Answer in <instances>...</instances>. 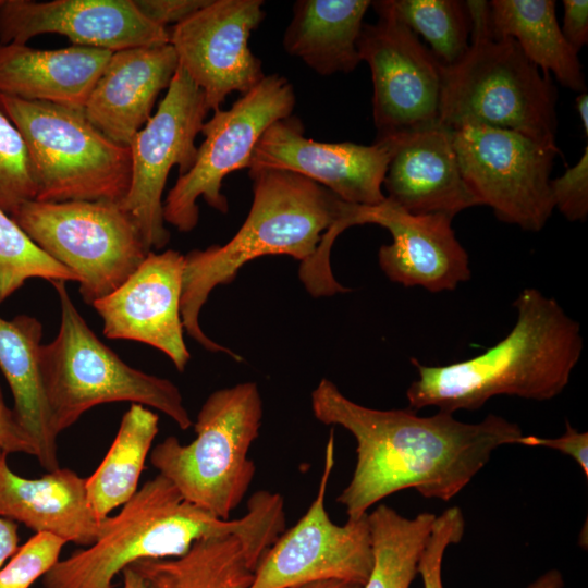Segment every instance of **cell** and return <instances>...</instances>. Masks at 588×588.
<instances>
[{
    "mask_svg": "<svg viewBox=\"0 0 588 588\" xmlns=\"http://www.w3.org/2000/svg\"><path fill=\"white\" fill-rule=\"evenodd\" d=\"M513 305L514 327L486 352L444 366L412 358L418 378L406 391L408 408L436 406L453 414L479 409L497 395L548 401L562 393L584 348L579 323L534 287L524 289Z\"/></svg>",
    "mask_w": 588,
    "mask_h": 588,
    "instance_id": "obj_3",
    "label": "cell"
},
{
    "mask_svg": "<svg viewBox=\"0 0 588 588\" xmlns=\"http://www.w3.org/2000/svg\"><path fill=\"white\" fill-rule=\"evenodd\" d=\"M436 516L407 518L385 504L368 513L372 567L363 588H409Z\"/></svg>",
    "mask_w": 588,
    "mask_h": 588,
    "instance_id": "obj_29",
    "label": "cell"
},
{
    "mask_svg": "<svg viewBox=\"0 0 588 588\" xmlns=\"http://www.w3.org/2000/svg\"><path fill=\"white\" fill-rule=\"evenodd\" d=\"M259 561L229 535L201 538L177 558L142 560L130 567L146 588H249Z\"/></svg>",
    "mask_w": 588,
    "mask_h": 588,
    "instance_id": "obj_27",
    "label": "cell"
},
{
    "mask_svg": "<svg viewBox=\"0 0 588 588\" xmlns=\"http://www.w3.org/2000/svg\"><path fill=\"white\" fill-rule=\"evenodd\" d=\"M576 108L581 121L585 136H588V94L587 90L581 91L575 99Z\"/></svg>",
    "mask_w": 588,
    "mask_h": 588,
    "instance_id": "obj_43",
    "label": "cell"
},
{
    "mask_svg": "<svg viewBox=\"0 0 588 588\" xmlns=\"http://www.w3.org/2000/svg\"><path fill=\"white\" fill-rule=\"evenodd\" d=\"M42 34L112 52L170 41L169 29L144 16L133 0H0V45Z\"/></svg>",
    "mask_w": 588,
    "mask_h": 588,
    "instance_id": "obj_18",
    "label": "cell"
},
{
    "mask_svg": "<svg viewBox=\"0 0 588 588\" xmlns=\"http://www.w3.org/2000/svg\"><path fill=\"white\" fill-rule=\"evenodd\" d=\"M253 203L244 223L224 245L193 249L185 257L181 316L188 335L210 352L242 358L201 330L199 314L211 291L231 283L248 261L287 255L301 262L316 252L322 234L340 218L343 204L329 189L299 174L248 169Z\"/></svg>",
    "mask_w": 588,
    "mask_h": 588,
    "instance_id": "obj_4",
    "label": "cell"
},
{
    "mask_svg": "<svg viewBox=\"0 0 588 588\" xmlns=\"http://www.w3.org/2000/svg\"><path fill=\"white\" fill-rule=\"evenodd\" d=\"M369 0H297L283 35L285 52L321 76L351 73L362 62L358 38Z\"/></svg>",
    "mask_w": 588,
    "mask_h": 588,
    "instance_id": "obj_24",
    "label": "cell"
},
{
    "mask_svg": "<svg viewBox=\"0 0 588 588\" xmlns=\"http://www.w3.org/2000/svg\"><path fill=\"white\" fill-rule=\"evenodd\" d=\"M285 588H363V586L344 580L323 579L297 584Z\"/></svg>",
    "mask_w": 588,
    "mask_h": 588,
    "instance_id": "obj_41",
    "label": "cell"
},
{
    "mask_svg": "<svg viewBox=\"0 0 588 588\" xmlns=\"http://www.w3.org/2000/svg\"><path fill=\"white\" fill-rule=\"evenodd\" d=\"M65 543L51 534L36 532L0 568V588H29L60 560Z\"/></svg>",
    "mask_w": 588,
    "mask_h": 588,
    "instance_id": "obj_33",
    "label": "cell"
},
{
    "mask_svg": "<svg viewBox=\"0 0 588 588\" xmlns=\"http://www.w3.org/2000/svg\"><path fill=\"white\" fill-rule=\"evenodd\" d=\"M33 278L76 281V275L45 253L0 208V305Z\"/></svg>",
    "mask_w": 588,
    "mask_h": 588,
    "instance_id": "obj_31",
    "label": "cell"
},
{
    "mask_svg": "<svg viewBox=\"0 0 588 588\" xmlns=\"http://www.w3.org/2000/svg\"><path fill=\"white\" fill-rule=\"evenodd\" d=\"M177 68L170 44L112 52L83 108L86 118L108 138L128 147Z\"/></svg>",
    "mask_w": 588,
    "mask_h": 588,
    "instance_id": "obj_20",
    "label": "cell"
},
{
    "mask_svg": "<svg viewBox=\"0 0 588 588\" xmlns=\"http://www.w3.org/2000/svg\"><path fill=\"white\" fill-rule=\"evenodd\" d=\"M334 466L331 431L315 500L303 517L284 530L260 559L249 588H285L313 580L338 579L364 586L372 567L368 514L334 524L324 498Z\"/></svg>",
    "mask_w": 588,
    "mask_h": 588,
    "instance_id": "obj_14",
    "label": "cell"
},
{
    "mask_svg": "<svg viewBox=\"0 0 588 588\" xmlns=\"http://www.w3.org/2000/svg\"><path fill=\"white\" fill-rule=\"evenodd\" d=\"M262 400L255 382L212 392L197 414L196 438L182 444L169 436L150 452V463L194 505L229 519L254 479L248 457L259 436Z\"/></svg>",
    "mask_w": 588,
    "mask_h": 588,
    "instance_id": "obj_7",
    "label": "cell"
},
{
    "mask_svg": "<svg viewBox=\"0 0 588 588\" xmlns=\"http://www.w3.org/2000/svg\"><path fill=\"white\" fill-rule=\"evenodd\" d=\"M7 457L0 456V516L65 542L88 547L96 541L105 519L91 511L86 478L58 468L28 479L12 471Z\"/></svg>",
    "mask_w": 588,
    "mask_h": 588,
    "instance_id": "obj_22",
    "label": "cell"
},
{
    "mask_svg": "<svg viewBox=\"0 0 588 588\" xmlns=\"http://www.w3.org/2000/svg\"><path fill=\"white\" fill-rule=\"evenodd\" d=\"M389 200L414 215L458 212L479 206L468 189L452 144L438 124L402 135L383 180Z\"/></svg>",
    "mask_w": 588,
    "mask_h": 588,
    "instance_id": "obj_21",
    "label": "cell"
},
{
    "mask_svg": "<svg viewBox=\"0 0 588 588\" xmlns=\"http://www.w3.org/2000/svg\"><path fill=\"white\" fill-rule=\"evenodd\" d=\"M311 411L324 425L341 426L356 441V464L336 501L358 519L384 498L415 489L427 499L449 501L460 493L505 444H518L520 427L490 414L475 424L438 412L418 416L411 408L376 409L346 397L330 380L311 392Z\"/></svg>",
    "mask_w": 588,
    "mask_h": 588,
    "instance_id": "obj_1",
    "label": "cell"
},
{
    "mask_svg": "<svg viewBox=\"0 0 588 588\" xmlns=\"http://www.w3.org/2000/svg\"><path fill=\"white\" fill-rule=\"evenodd\" d=\"M0 110L21 133L39 201H121L132 174L130 147L114 143L83 109L0 95Z\"/></svg>",
    "mask_w": 588,
    "mask_h": 588,
    "instance_id": "obj_8",
    "label": "cell"
},
{
    "mask_svg": "<svg viewBox=\"0 0 588 588\" xmlns=\"http://www.w3.org/2000/svg\"><path fill=\"white\" fill-rule=\"evenodd\" d=\"M375 24L364 23L357 47L371 72L377 139L439 124L441 64L400 20L390 0L372 1Z\"/></svg>",
    "mask_w": 588,
    "mask_h": 588,
    "instance_id": "obj_13",
    "label": "cell"
},
{
    "mask_svg": "<svg viewBox=\"0 0 588 588\" xmlns=\"http://www.w3.org/2000/svg\"><path fill=\"white\" fill-rule=\"evenodd\" d=\"M285 530L284 501L261 490L237 519H222L186 501L158 474L137 490L119 514L108 516L96 541L59 560L42 577L44 588H112L114 577L142 560L177 558L207 537L237 536L262 556Z\"/></svg>",
    "mask_w": 588,
    "mask_h": 588,
    "instance_id": "obj_2",
    "label": "cell"
},
{
    "mask_svg": "<svg viewBox=\"0 0 588 588\" xmlns=\"http://www.w3.org/2000/svg\"><path fill=\"white\" fill-rule=\"evenodd\" d=\"M158 422V415L140 404H132L124 413L106 456L86 478L88 502L98 520L106 519L137 492Z\"/></svg>",
    "mask_w": 588,
    "mask_h": 588,
    "instance_id": "obj_28",
    "label": "cell"
},
{
    "mask_svg": "<svg viewBox=\"0 0 588 588\" xmlns=\"http://www.w3.org/2000/svg\"><path fill=\"white\" fill-rule=\"evenodd\" d=\"M19 549L17 525L0 516V568Z\"/></svg>",
    "mask_w": 588,
    "mask_h": 588,
    "instance_id": "obj_40",
    "label": "cell"
},
{
    "mask_svg": "<svg viewBox=\"0 0 588 588\" xmlns=\"http://www.w3.org/2000/svg\"><path fill=\"white\" fill-rule=\"evenodd\" d=\"M462 176L479 206L502 222L539 232L554 210L550 175L558 146L519 133L466 124L451 130Z\"/></svg>",
    "mask_w": 588,
    "mask_h": 588,
    "instance_id": "obj_11",
    "label": "cell"
},
{
    "mask_svg": "<svg viewBox=\"0 0 588 588\" xmlns=\"http://www.w3.org/2000/svg\"><path fill=\"white\" fill-rule=\"evenodd\" d=\"M112 51L0 45V95L83 109Z\"/></svg>",
    "mask_w": 588,
    "mask_h": 588,
    "instance_id": "obj_23",
    "label": "cell"
},
{
    "mask_svg": "<svg viewBox=\"0 0 588 588\" xmlns=\"http://www.w3.org/2000/svg\"><path fill=\"white\" fill-rule=\"evenodd\" d=\"M464 530V516L457 506L449 507L436 516L417 568L422 578L424 588H443L444 552L450 544L462 540Z\"/></svg>",
    "mask_w": 588,
    "mask_h": 588,
    "instance_id": "obj_34",
    "label": "cell"
},
{
    "mask_svg": "<svg viewBox=\"0 0 588 588\" xmlns=\"http://www.w3.org/2000/svg\"><path fill=\"white\" fill-rule=\"evenodd\" d=\"M400 20L429 44L443 66L456 63L469 48V20L464 1L390 0Z\"/></svg>",
    "mask_w": 588,
    "mask_h": 588,
    "instance_id": "obj_30",
    "label": "cell"
},
{
    "mask_svg": "<svg viewBox=\"0 0 588 588\" xmlns=\"http://www.w3.org/2000/svg\"><path fill=\"white\" fill-rule=\"evenodd\" d=\"M401 137L376 139L371 145L317 142L307 138L301 120L290 115L272 123L264 133L248 169L290 171L323 186L345 203L373 206L385 199L383 180Z\"/></svg>",
    "mask_w": 588,
    "mask_h": 588,
    "instance_id": "obj_16",
    "label": "cell"
},
{
    "mask_svg": "<svg viewBox=\"0 0 588 588\" xmlns=\"http://www.w3.org/2000/svg\"><path fill=\"white\" fill-rule=\"evenodd\" d=\"M51 284L59 297L61 321L57 336L40 345L38 366L54 431L60 434L88 409L112 402L156 408L182 430L193 426L179 388L123 362L88 327L65 282Z\"/></svg>",
    "mask_w": 588,
    "mask_h": 588,
    "instance_id": "obj_6",
    "label": "cell"
},
{
    "mask_svg": "<svg viewBox=\"0 0 588 588\" xmlns=\"http://www.w3.org/2000/svg\"><path fill=\"white\" fill-rule=\"evenodd\" d=\"M185 257L149 252L128 279L91 306L108 339L145 343L164 353L182 372L191 359L181 316Z\"/></svg>",
    "mask_w": 588,
    "mask_h": 588,
    "instance_id": "obj_19",
    "label": "cell"
},
{
    "mask_svg": "<svg viewBox=\"0 0 588 588\" xmlns=\"http://www.w3.org/2000/svg\"><path fill=\"white\" fill-rule=\"evenodd\" d=\"M11 217L45 253L76 275L79 294L89 305L123 284L149 253L119 203L33 199Z\"/></svg>",
    "mask_w": 588,
    "mask_h": 588,
    "instance_id": "obj_9",
    "label": "cell"
},
{
    "mask_svg": "<svg viewBox=\"0 0 588 588\" xmlns=\"http://www.w3.org/2000/svg\"><path fill=\"white\" fill-rule=\"evenodd\" d=\"M295 103L293 85L273 73L242 95L230 109L213 111L201 127L204 140L197 147L194 164L179 175L163 201L164 221L180 232H191L199 220L200 197L211 208L226 213L228 199L221 193L224 177L249 168L264 133L272 123L292 115Z\"/></svg>",
    "mask_w": 588,
    "mask_h": 588,
    "instance_id": "obj_10",
    "label": "cell"
},
{
    "mask_svg": "<svg viewBox=\"0 0 588 588\" xmlns=\"http://www.w3.org/2000/svg\"><path fill=\"white\" fill-rule=\"evenodd\" d=\"M518 444L528 446H544L558 450L571 456L588 478V433L579 432L565 421V432L559 438H540L537 436H523Z\"/></svg>",
    "mask_w": 588,
    "mask_h": 588,
    "instance_id": "obj_36",
    "label": "cell"
},
{
    "mask_svg": "<svg viewBox=\"0 0 588 588\" xmlns=\"http://www.w3.org/2000/svg\"><path fill=\"white\" fill-rule=\"evenodd\" d=\"M469 48L450 66L441 65L439 124L509 130L555 147L556 88L511 38L492 30L470 32Z\"/></svg>",
    "mask_w": 588,
    "mask_h": 588,
    "instance_id": "obj_5",
    "label": "cell"
},
{
    "mask_svg": "<svg viewBox=\"0 0 588 588\" xmlns=\"http://www.w3.org/2000/svg\"><path fill=\"white\" fill-rule=\"evenodd\" d=\"M12 453L36 455L32 439L21 426L13 407L7 405L0 387V456Z\"/></svg>",
    "mask_w": 588,
    "mask_h": 588,
    "instance_id": "obj_38",
    "label": "cell"
},
{
    "mask_svg": "<svg viewBox=\"0 0 588 588\" xmlns=\"http://www.w3.org/2000/svg\"><path fill=\"white\" fill-rule=\"evenodd\" d=\"M208 112L203 91L179 66L156 112L128 146L131 183L119 205L136 224L149 252L163 248L170 240L163 189L173 167L183 175L194 164L195 139Z\"/></svg>",
    "mask_w": 588,
    "mask_h": 588,
    "instance_id": "obj_12",
    "label": "cell"
},
{
    "mask_svg": "<svg viewBox=\"0 0 588 588\" xmlns=\"http://www.w3.org/2000/svg\"><path fill=\"white\" fill-rule=\"evenodd\" d=\"M36 197L37 185L26 144L0 110V208L11 216L22 204Z\"/></svg>",
    "mask_w": 588,
    "mask_h": 588,
    "instance_id": "obj_32",
    "label": "cell"
},
{
    "mask_svg": "<svg viewBox=\"0 0 588 588\" xmlns=\"http://www.w3.org/2000/svg\"><path fill=\"white\" fill-rule=\"evenodd\" d=\"M42 324L28 315L10 320L0 317V369L13 395V411L32 439L39 464L60 468L58 433L47 405L38 366Z\"/></svg>",
    "mask_w": 588,
    "mask_h": 588,
    "instance_id": "obj_25",
    "label": "cell"
},
{
    "mask_svg": "<svg viewBox=\"0 0 588 588\" xmlns=\"http://www.w3.org/2000/svg\"><path fill=\"white\" fill-rule=\"evenodd\" d=\"M340 219L348 228L378 224L390 232L392 243L380 247L378 260L392 282L440 293L455 290L471 277L468 254L450 216L409 213L385 198L373 206L345 203Z\"/></svg>",
    "mask_w": 588,
    "mask_h": 588,
    "instance_id": "obj_17",
    "label": "cell"
},
{
    "mask_svg": "<svg viewBox=\"0 0 588 588\" xmlns=\"http://www.w3.org/2000/svg\"><path fill=\"white\" fill-rule=\"evenodd\" d=\"M562 34L578 52L588 42V1L563 0Z\"/></svg>",
    "mask_w": 588,
    "mask_h": 588,
    "instance_id": "obj_39",
    "label": "cell"
},
{
    "mask_svg": "<svg viewBox=\"0 0 588 588\" xmlns=\"http://www.w3.org/2000/svg\"><path fill=\"white\" fill-rule=\"evenodd\" d=\"M262 0H209L200 10L169 29L179 66L203 91L212 111L233 91L242 95L265 76L248 40L264 21Z\"/></svg>",
    "mask_w": 588,
    "mask_h": 588,
    "instance_id": "obj_15",
    "label": "cell"
},
{
    "mask_svg": "<svg viewBox=\"0 0 588 588\" xmlns=\"http://www.w3.org/2000/svg\"><path fill=\"white\" fill-rule=\"evenodd\" d=\"M554 208L569 221H585L588 216V146L577 163L550 181Z\"/></svg>",
    "mask_w": 588,
    "mask_h": 588,
    "instance_id": "obj_35",
    "label": "cell"
},
{
    "mask_svg": "<svg viewBox=\"0 0 588 588\" xmlns=\"http://www.w3.org/2000/svg\"><path fill=\"white\" fill-rule=\"evenodd\" d=\"M134 4L152 23L166 27L176 25L205 7L209 0H133Z\"/></svg>",
    "mask_w": 588,
    "mask_h": 588,
    "instance_id": "obj_37",
    "label": "cell"
},
{
    "mask_svg": "<svg viewBox=\"0 0 588 588\" xmlns=\"http://www.w3.org/2000/svg\"><path fill=\"white\" fill-rule=\"evenodd\" d=\"M491 28L494 38L516 41L526 58L543 73L574 91L586 83L578 52L562 34L553 0H492Z\"/></svg>",
    "mask_w": 588,
    "mask_h": 588,
    "instance_id": "obj_26",
    "label": "cell"
},
{
    "mask_svg": "<svg viewBox=\"0 0 588 588\" xmlns=\"http://www.w3.org/2000/svg\"><path fill=\"white\" fill-rule=\"evenodd\" d=\"M123 588H146L140 575L132 567L122 571Z\"/></svg>",
    "mask_w": 588,
    "mask_h": 588,
    "instance_id": "obj_44",
    "label": "cell"
},
{
    "mask_svg": "<svg viewBox=\"0 0 588 588\" xmlns=\"http://www.w3.org/2000/svg\"><path fill=\"white\" fill-rule=\"evenodd\" d=\"M564 579L558 569H551L541 575L528 588H563Z\"/></svg>",
    "mask_w": 588,
    "mask_h": 588,
    "instance_id": "obj_42",
    "label": "cell"
}]
</instances>
